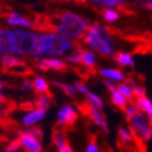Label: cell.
<instances>
[{"mask_svg": "<svg viewBox=\"0 0 152 152\" xmlns=\"http://www.w3.org/2000/svg\"><path fill=\"white\" fill-rule=\"evenodd\" d=\"M83 52H84V48H82L80 46L74 45V47L71 50V55L66 56V61L68 63H72V64H80L82 63Z\"/></svg>", "mask_w": 152, "mask_h": 152, "instance_id": "2e32d148", "label": "cell"}, {"mask_svg": "<svg viewBox=\"0 0 152 152\" xmlns=\"http://www.w3.org/2000/svg\"><path fill=\"white\" fill-rule=\"evenodd\" d=\"M0 67H1V62H0Z\"/></svg>", "mask_w": 152, "mask_h": 152, "instance_id": "ee69618b", "label": "cell"}, {"mask_svg": "<svg viewBox=\"0 0 152 152\" xmlns=\"http://www.w3.org/2000/svg\"><path fill=\"white\" fill-rule=\"evenodd\" d=\"M136 106V109L142 113H145L146 114V116L151 120L152 119V103L151 100L148 99L147 96H142V98H136V100H135V104Z\"/></svg>", "mask_w": 152, "mask_h": 152, "instance_id": "4fadbf2b", "label": "cell"}, {"mask_svg": "<svg viewBox=\"0 0 152 152\" xmlns=\"http://www.w3.org/2000/svg\"><path fill=\"white\" fill-rule=\"evenodd\" d=\"M137 113H139V110L136 109V106H135L134 104L127 105L126 108H125V116H126V120H127V121H130Z\"/></svg>", "mask_w": 152, "mask_h": 152, "instance_id": "4dcf8cb0", "label": "cell"}, {"mask_svg": "<svg viewBox=\"0 0 152 152\" xmlns=\"http://www.w3.org/2000/svg\"><path fill=\"white\" fill-rule=\"evenodd\" d=\"M93 4H98L100 6H104L106 9H114V7H120L121 5L126 4L125 1H120V0H93Z\"/></svg>", "mask_w": 152, "mask_h": 152, "instance_id": "603a6c76", "label": "cell"}, {"mask_svg": "<svg viewBox=\"0 0 152 152\" xmlns=\"http://www.w3.org/2000/svg\"><path fill=\"white\" fill-rule=\"evenodd\" d=\"M86 114H88V116L92 119L93 123L99 126L104 132H108L109 131L106 119H105V116L103 115V113L100 110H98L96 108H94V106H92V105L88 103L87 106H86Z\"/></svg>", "mask_w": 152, "mask_h": 152, "instance_id": "ba28073f", "label": "cell"}, {"mask_svg": "<svg viewBox=\"0 0 152 152\" xmlns=\"http://www.w3.org/2000/svg\"><path fill=\"white\" fill-rule=\"evenodd\" d=\"M20 148H21V145H20L19 139H16V140H14V141L9 142V143H7V146L5 147V150H7V151H12V152H18Z\"/></svg>", "mask_w": 152, "mask_h": 152, "instance_id": "1f68e13d", "label": "cell"}, {"mask_svg": "<svg viewBox=\"0 0 152 152\" xmlns=\"http://www.w3.org/2000/svg\"><path fill=\"white\" fill-rule=\"evenodd\" d=\"M20 134H24V135H28V136H31V137L36 139V140H39L41 141L42 139V136H43V132L40 127H28L27 130H24V131H20Z\"/></svg>", "mask_w": 152, "mask_h": 152, "instance_id": "83f0119b", "label": "cell"}, {"mask_svg": "<svg viewBox=\"0 0 152 152\" xmlns=\"http://www.w3.org/2000/svg\"><path fill=\"white\" fill-rule=\"evenodd\" d=\"M129 123H130V132L132 134V136H139L145 142H148L151 140L152 137L151 120L145 114L137 113Z\"/></svg>", "mask_w": 152, "mask_h": 152, "instance_id": "5b68a950", "label": "cell"}, {"mask_svg": "<svg viewBox=\"0 0 152 152\" xmlns=\"http://www.w3.org/2000/svg\"><path fill=\"white\" fill-rule=\"evenodd\" d=\"M6 22L11 26H19V27H34L35 24L28 20L27 18L22 16L18 12H10L6 18Z\"/></svg>", "mask_w": 152, "mask_h": 152, "instance_id": "30bf717a", "label": "cell"}, {"mask_svg": "<svg viewBox=\"0 0 152 152\" xmlns=\"http://www.w3.org/2000/svg\"><path fill=\"white\" fill-rule=\"evenodd\" d=\"M48 26L61 36H64L69 40H79L84 37L89 24L79 15L71 11H64L57 16L56 22Z\"/></svg>", "mask_w": 152, "mask_h": 152, "instance_id": "6da1fadb", "label": "cell"}, {"mask_svg": "<svg viewBox=\"0 0 152 152\" xmlns=\"http://www.w3.org/2000/svg\"><path fill=\"white\" fill-rule=\"evenodd\" d=\"M78 119V113L72 105H64L57 114V123L59 126H71Z\"/></svg>", "mask_w": 152, "mask_h": 152, "instance_id": "8992f818", "label": "cell"}, {"mask_svg": "<svg viewBox=\"0 0 152 152\" xmlns=\"http://www.w3.org/2000/svg\"><path fill=\"white\" fill-rule=\"evenodd\" d=\"M0 152H12V151H7V150H3V151H0Z\"/></svg>", "mask_w": 152, "mask_h": 152, "instance_id": "7bdbcfd3", "label": "cell"}, {"mask_svg": "<svg viewBox=\"0 0 152 152\" xmlns=\"http://www.w3.org/2000/svg\"><path fill=\"white\" fill-rule=\"evenodd\" d=\"M46 116V111H41V110H30L26 115L22 118V125L26 127H32L35 124H37L39 121L43 120Z\"/></svg>", "mask_w": 152, "mask_h": 152, "instance_id": "8fae6325", "label": "cell"}, {"mask_svg": "<svg viewBox=\"0 0 152 152\" xmlns=\"http://www.w3.org/2000/svg\"><path fill=\"white\" fill-rule=\"evenodd\" d=\"M3 89H4V83H3L1 80H0V92H1Z\"/></svg>", "mask_w": 152, "mask_h": 152, "instance_id": "b9f144b4", "label": "cell"}, {"mask_svg": "<svg viewBox=\"0 0 152 152\" xmlns=\"http://www.w3.org/2000/svg\"><path fill=\"white\" fill-rule=\"evenodd\" d=\"M111 103L114 104V105H116L118 108H120V109H125L126 106L129 105V102L125 99V98L121 95L118 90L115 89V90H111Z\"/></svg>", "mask_w": 152, "mask_h": 152, "instance_id": "44dd1931", "label": "cell"}, {"mask_svg": "<svg viewBox=\"0 0 152 152\" xmlns=\"http://www.w3.org/2000/svg\"><path fill=\"white\" fill-rule=\"evenodd\" d=\"M37 67H39V68H40V69H41V71H43V72H46V71H48V69H47V67H46V66H45L43 63H39V64H37Z\"/></svg>", "mask_w": 152, "mask_h": 152, "instance_id": "f35d334b", "label": "cell"}, {"mask_svg": "<svg viewBox=\"0 0 152 152\" xmlns=\"http://www.w3.org/2000/svg\"><path fill=\"white\" fill-rule=\"evenodd\" d=\"M40 63H43L47 67V69H55V71H64L67 68V63L64 61L59 59V58H42V61Z\"/></svg>", "mask_w": 152, "mask_h": 152, "instance_id": "5bb4252c", "label": "cell"}, {"mask_svg": "<svg viewBox=\"0 0 152 152\" xmlns=\"http://www.w3.org/2000/svg\"><path fill=\"white\" fill-rule=\"evenodd\" d=\"M52 140H53V142H55V145H56V147H57L58 150L62 148V147L66 145V143H68L67 140H66V136H64L63 131L58 130V129H55V130H53Z\"/></svg>", "mask_w": 152, "mask_h": 152, "instance_id": "7402d4cb", "label": "cell"}, {"mask_svg": "<svg viewBox=\"0 0 152 152\" xmlns=\"http://www.w3.org/2000/svg\"><path fill=\"white\" fill-rule=\"evenodd\" d=\"M32 87L39 94H48V83L47 80L42 77H36L32 82Z\"/></svg>", "mask_w": 152, "mask_h": 152, "instance_id": "ac0fdd59", "label": "cell"}, {"mask_svg": "<svg viewBox=\"0 0 152 152\" xmlns=\"http://www.w3.org/2000/svg\"><path fill=\"white\" fill-rule=\"evenodd\" d=\"M132 134L130 132V130H127L125 127H120L119 129V139L123 143H129L132 141Z\"/></svg>", "mask_w": 152, "mask_h": 152, "instance_id": "f1b7e54d", "label": "cell"}, {"mask_svg": "<svg viewBox=\"0 0 152 152\" xmlns=\"http://www.w3.org/2000/svg\"><path fill=\"white\" fill-rule=\"evenodd\" d=\"M73 87L75 88V90H77V93H82V94H84V95H87L89 93L88 87L84 84V83H82V82H77Z\"/></svg>", "mask_w": 152, "mask_h": 152, "instance_id": "d6a6232c", "label": "cell"}, {"mask_svg": "<svg viewBox=\"0 0 152 152\" xmlns=\"http://www.w3.org/2000/svg\"><path fill=\"white\" fill-rule=\"evenodd\" d=\"M100 75L106 79V80H111V82H121L125 79L124 73L120 69H116V68H102L99 71Z\"/></svg>", "mask_w": 152, "mask_h": 152, "instance_id": "7c38bea8", "label": "cell"}, {"mask_svg": "<svg viewBox=\"0 0 152 152\" xmlns=\"http://www.w3.org/2000/svg\"><path fill=\"white\" fill-rule=\"evenodd\" d=\"M74 47V42L56 32L39 34L36 45L37 56H63Z\"/></svg>", "mask_w": 152, "mask_h": 152, "instance_id": "7a4b0ae2", "label": "cell"}, {"mask_svg": "<svg viewBox=\"0 0 152 152\" xmlns=\"http://www.w3.org/2000/svg\"><path fill=\"white\" fill-rule=\"evenodd\" d=\"M86 152H100V150H99V147H98L96 143L90 142L86 148Z\"/></svg>", "mask_w": 152, "mask_h": 152, "instance_id": "d590c367", "label": "cell"}, {"mask_svg": "<svg viewBox=\"0 0 152 152\" xmlns=\"http://www.w3.org/2000/svg\"><path fill=\"white\" fill-rule=\"evenodd\" d=\"M0 53L4 55H11L10 45H9V30L0 27Z\"/></svg>", "mask_w": 152, "mask_h": 152, "instance_id": "9a60e30c", "label": "cell"}, {"mask_svg": "<svg viewBox=\"0 0 152 152\" xmlns=\"http://www.w3.org/2000/svg\"><path fill=\"white\" fill-rule=\"evenodd\" d=\"M0 62H1V67L5 71L10 72H22V68L25 67L26 61L22 59L18 56L14 55H4L0 57Z\"/></svg>", "mask_w": 152, "mask_h": 152, "instance_id": "52a82bcc", "label": "cell"}, {"mask_svg": "<svg viewBox=\"0 0 152 152\" xmlns=\"http://www.w3.org/2000/svg\"><path fill=\"white\" fill-rule=\"evenodd\" d=\"M58 152H73V150H72V147L69 145H68V143H66L62 148L58 150Z\"/></svg>", "mask_w": 152, "mask_h": 152, "instance_id": "74e56055", "label": "cell"}, {"mask_svg": "<svg viewBox=\"0 0 152 152\" xmlns=\"http://www.w3.org/2000/svg\"><path fill=\"white\" fill-rule=\"evenodd\" d=\"M50 105H51V98L48 94H39L34 102V106L36 108V110H41V111H47Z\"/></svg>", "mask_w": 152, "mask_h": 152, "instance_id": "e0dca14e", "label": "cell"}, {"mask_svg": "<svg viewBox=\"0 0 152 152\" xmlns=\"http://www.w3.org/2000/svg\"><path fill=\"white\" fill-rule=\"evenodd\" d=\"M5 102H6L5 96H4L3 94H0V104H3V103H5Z\"/></svg>", "mask_w": 152, "mask_h": 152, "instance_id": "60d3db41", "label": "cell"}, {"mask_svg": "<svg viewBox=\"0 0 152 152\" xmlns=\"http://www.w3.org/2000/svg\"><path fill=\"white\" fill-rule=\"evenodd\" d=\"M143 6H145L146 9L151 10V9H152V1H146V3H145V5H143Z\"/></svg>", "mask_w": 152, "mask_h": 152, "instance_id": "ab89813d", "label": "cell"}, {"mask_svg": "<svg viewBox=\"0 0 152 152\" xmlns=\"http://www.w3.org/2000/svg\"><path fill=\"white\" fill-rule=\"evenodd\" d=\"M104 84H105L106 88L110 90V92H111V90H115V89H116V84H115L114 82H111V80H106V79H105V80H104Z\"/></svg>", "mask_w": 152, "mask_h": 152, "instance_id": "8d00e7d4", "label": "cell"}, {"mask_svg": "<svg viewBox=\"0 0 152 152\" xmlns=\"http://www.w3.org/2000/svg\"><path fill=\"white\" fill-rule=\"evenodd\" d=\"M19 141L21 147L24 148L26 152H42V145L39 140H36L28 135L20 134Z\"/></svg>", "mask_w": 152, "mask_h": 152, "instance_id": "9c48e42d", "label": "cell"}, {"mask_svg": "<svg viewBox=\"0 0 152 152\" xmlns=\"http://www.w3.org/2000/svg\"><path fill=\"white\" fill-rule=\"evenodd\" d=\"M53 86L59 88L61 90H62L63 93H66L67 95L69 96H74L75 94H77V90H75V88L71 84H66V83H58V82H53Z\"/></svg>", "mask_w": 152, "mask_h": 152, "instance_id": "484cf974", "label": "cell"}, {"mask_svg": "<svg viewBox=\"0 0 152 152\" xmlns=\"http://www.w3.org/2000/svg\"><path fill=\"white\" fill-rule=\"evenodd\" d=\"M10 108H9V104L7 103H3V104H0V120H1L7 113H9Z\"/></svg>", "mask_w": 152, "mask_h": 152, "instance_id": "e575fe53", "label": "cell"}, {"mask_svg": "<svg viewBox=\"0 0 152 152\" xmlns=\"http://www.w3.org/2000/svg\"><path fill=\"white\" fill-rule=\"evenodd\" d=\"M131 87V90H132V95L136 96V98H142V96H146V89L139 86V84H135V83H132V84L130 86Z\"/></svg>", "mask_w": 152, "mask_h": 152, "instance_id": "f546056e", "label": "cell"}, {"mask_svg": "<svg viewBox=\"0 0 152 152\" xmlns=\"http://www.w3.org/2000/svg\"><path fill=\"white\" fill-rule=\"evenodd\" d=\"M103 18L106 22H115L119 20L120 14H119V11L114 10V9H105L103 11Z\"/></svg>", "mask_w": 152, "mask_h": 152, "instance_id": "4316f807", "label": "cell"}, {"mask_svg": "<svg viewBox=\"0 0 152 152\" xmlns=\"http://www.w3.org/2000/svg\"><path fill=\"white\" fill-rule=\"evenodd\" d=\"M84 42L95 52L102 56L110 57L114 55V45L109 36L108 28L99 24H92L87 28L84 35Z\"/></svg>", "mask_w": 152, "mask_h": 152, "instance_id": "277c9868", "label": "cell"}, {"mask_svg": "<svg viewBox=\"0 0 152 152\" xmlns=\"http://www.w3.org/2000/svg\"><path fill=\"white\" fill-rule=\"evenodd\" d=\"M20 89L22 90V92H31V90L34 89V87H32V83L30 82L28 79H25L24 82L21 83Z\"/></svg>", "mask_w": 152, "mask_h": 152, "instance_id": "836d02e7", "label": "cell"}, {"mask_svg": "<svg viewBox=\"0 0 152 152\" xmlns=\"http://www.w3.org/2000/svg\"><path fill=\"white\" fill-rule=\"evenodd\" d=\"M115 59H116V62L120 66H124V67H130V66L135 64V61H134V58L131 56V53H129V52H119V53H116Z\"/></svg>", "mask_w": 152, "mask_h": 152, "instance_id": "d6986e66", "label": "cell"}, {"mask_svg": "<svg viewBox=\"0 0 152 152\" xmlns=\"http://www.w3.org/2000/svg\"><path fill=\"white\" fill-rule=\"evenodd\" d=\"M116 90H118V92L125 98V99H126L127 102L134 99L131 87L129 86V84H126V83H120V84H118V86H116Z\"/></svg>", "mask_w": 152, "mask_h": 152, "instance_id": "cb8c5ba5", "label": "cell"}, {"mask_svg": "<svg viewBox=\"0 0 152 152\" xmlns=\"http://www.w3.org/2000/svg\"><path fill=\"white\" fill-rule=\"evenodd\" d=\"M39 34L24 28L9 30V45L11 55L20 56H37L36 45Z\"/></svg>", "mask_w": 152, "mask_h": 152, "instance_id": "3957f363", "label": "cell"}, {"mask_svg": "<svg viewBox=\"0 0 152 152\" xmlns=\"http://www.w3.org/2000/svg\"><path fill=\"white\" fill-rule=\"evenodd\" d=\"M82 64L86 66L87 68H93L96 64V57L94 55L93 51H87L84 50L83 52V56H82Z\"/></svg>", "mask_w": 152, "mask_h": 152, "instance_id": "ffe728a7", "label": "cell"}, {"mask_svg": "<svg viewBox=\"0 0 152 152\" xmlns=\"http://www.w3.org/2000/svg\"><path fill=\"white\" fill-rule=\"evenodd\" d=\"M87 99H88L89 104L92 106H94V108H96L98 110H100V109L104 108V102H103V99L99 95H96L94 93H88L87 94Z\"/></svg>", "mask_w": 152, "mask_h": 152, "instance_id": "d4e9b609", "label": "cell"}]
</instances>
